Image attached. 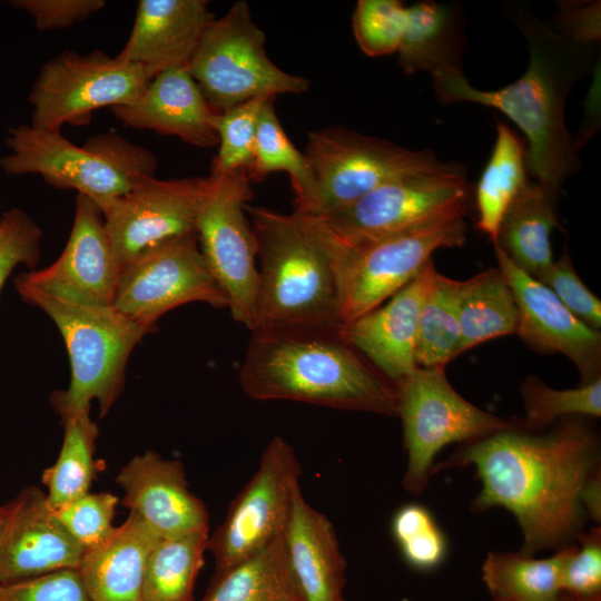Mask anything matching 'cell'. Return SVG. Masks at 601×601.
<instances>
[{
	"label": "cell",
	"mask_w": 601,
	"mask_h": 601,
	"mask_svg": "<svg viewBox=\"0 0 601 601\" xmlns=\"http://www.w3.org/2000/svg\"><path fill=\"white\" fill-rule=\"evenodd\" d=\"M474 465L481 491L474 513L504 508L518 521L520 552L570 544L582 532L585 511L582 492L600 472V442L583 416L564 417L543 431L524 427L520 420L486 437L462 444L432 474Z\"/></svg>",
	"instance_id": "cell-1"
},
{
	"label": "cell",
	"mask_w": 601,
	"mask_h": 601,
	"mask_svg": "<svg viewBox=\"0 0 601 601\" xmlns=\"http://www.w3.org/2000/svg\"><path fill=\"white\" fill-rule=\"evenodd\" d=\"M529 47V65L514 82L497 90H480L470 85L462 70L432 75L442 104L473 102L497 109L526 138V167L548 198L556 206L566 178L580 160L564 121L566 97L574 82L590 67L587 43L578 42L524 11H515Z\"/></svg>",
	"instance_id": "cell-2"
},
{
	"label": "cell",
	"mask_w": 601,
	"mask_h": 601,
	"mask_svg": "<svg viewBox=\"0 0 601 601\" xmlns=\"http://www.w3.org/2000/svg\"><path fill=\"white\" fill-rule=\"evenodd\" d=\"M256 401H294L397 417L395 385L337 332L256 329L238 375Z\"/></svg>",
	"instance_id": "cell-3"
},
{
	"label": "cell",
	"mask_w": 601,
	"mask_h": 601,
	"mask_svg": "<svg viewBox=\"0 0 601 601\" xmlns=\"http://www.w3.org/2000/svg\"><path fill=\"white\" fill-rule=\"evenodd\" d=\"M256 243L258 295L252 331L337 332L341 302L329 238L308 214L246 204Z\"/></svg>",
	"instance_id": "cell-4"
},
{
	"label": "cell",
	"mask_w": 601,
	"mask_h": 601,
	"mask_svg": "<svg viewBox=\"0 0 601 601\" xmlns=\"http://www.w3.org/2000/svg\"><path fill=\"white\" fill-rule=\"evenodd\" d=\"M21 298L43 311L59 329L70 359V384L51 403L61 418L99 403L105 416L120 395L134 348L155 329L110 306L80 305L51 297L14 280Z\"/></svg>",
	"instance_id": "cell-5"
},
{
	"label": "cell",
	"mask_w": 601,
	"mask_h": 601,
	"mask_svg": "<svg viewBox=\"0 0 601 601\" xmlns=\"http://www.w3.org/2000/svg\"><path fill=\"white\" fill-rule=\"evenodd\" d=\"M6 144L9 152L0 159L6 174L39 175L50 186L75 189L102 213L157 169L150 150L114 132L92 136L77 146L60 130L21 124L9 129Z\"/></svg>",
	"instance_id": "cell-6"
},
{
	"label": "cell",
	"mask_w": 601,
	"mask_h": 601,
	"mask_svg": "<svg viewBox=\"0 0 601 601\" xmlns=\"http://www.w3.org/2000/svg\"><path fill=\"white\" fill-rule=\"evenodd\" d=\"M470 200L464 168L440 161L393 178L345 208L314 217L338 244L354 246L443 219L465 217Z\"/></svg>",
	"instance_id": "cell-7"
},
{
	"label": "cell",
	"mask_w": 601,
	"mask_h": 601,
	"mask_svg": "<svg viewBox=\"0 0 601 601\" xmlns=\"http://www.w3.org/2000/svg\"><path fill=\"white\" fill-rule=\"evenodd\" d=\"M265 41L249 4L242 0L206 29L186 68L215 112L258 97L307 91L309 81L276 66Z\"/></svg>",
	"instance_id": "cell-8"
},
{
	"label": "cell",
	"mask_w": 601,
	"mask_h": 601,
	"mask_svg": "<svg viewBox=\"0 0 601 601\" xmlns=\"http://www.w3.org/2000/svg\"><path fill=\"white\" fill-rule=\"evenodd\" d=\"M395 388L407 456L402 485L411 494L425 491L434 457L444 446L476 441L512 424L466 401L449 382L445 368L416 367Z\"/></svg>",
	"instance_id": "cell-9"
},
{
	"label": "cell",
	"mask_w": 601,
	"mask_h": 601,
	"mask_svg": "<svg viewBox=\"0 0 601 601\" xmlns=\"http://www.w3.org/2000/svg\"><path fill=\"white\" fill-rule=\"evenodd\" d=\"M325 231L335 258L343 325L405 287L437 249L463 246L466 223L464 217L443 219L354 246H343Z\"/></svg>",
	"instance_id": "cell-10"
},
{
	"label": "cell",
	"mask_w": 601,
	"mask_h": 601,
	"mask_svg": "<svg viewBox=\"0 0 601 601\" xmlns=\"http://www.w3.org/2000/svg\"><path fill=\"white\" fill-rule=\"evenodd\" d=\"M304 156L313 190L300 213L316 217L352 205L393 178L441 161L428 149H407L336 126L309 132Z\"/></svg>",
	"instance_id": "cell-11"
},
{
	"label": "cell",
	"mask_w": 601,
	"mask_h": 601,
	"mask_svg": "<svg viewBox=\"0 0 601 601\" xmlns=\"http://www.w3.org/2000/svg\"><path fill=\"white\" fill-rule=\"evenodd\" d=\"M206 179L195 224L198 245L233 318L252 331L258 295L256 243L245 210L252 180L246 170Z\"/></svg>",
	"instance_id": "cell-12"
},
{
	"label": "cell",
	"mask_w": 601,
	"mask_h": 601,
	"mask_svg": "<svg viewBox=\"0 0 601 601\" xmlns=\"http://www.w3.org/2000/svg\"><path fill=\"white\" fill-rule=\"evenodd\" d=\"M151 78L138 65L100 50H66L41 67L29 92L31 124L47 130L85 125L93 111L130 104Z\"/></svg>",
	"instance_id": "cell-13"
},
{
	"label": "cell",
	"mask_w": 601,
	"mask_h": 601,
	"mask_svg": "<svg viewBox=\"0 0 601 601\" xmlns=\"http://www.w3.org/2000/svg\"><path fill=\"white\" fill-rule=\"evenodd\" d=\"M302 466L292 445L274 436L258 467L208 540L218 575L283 536Z\"/></svg>",
	"instance_id": "cell-14"
},
{
	"label": "cell",
	"mask_w": 601,
	"mask_h": 601,
	"mask_svg": "<svg viewBox=\"0 0 601 601\" xmlns=\"http://www.w3.org/2000/svg\"><path fill=\"white\" fill-rule=\"evenodd\" d=\"M193 302L228 308L227 297L206 264L196 233L161 242L124 266L112 305L156 331L164 314Z\"/></svg>",
	"instance_id": "cell-15"
},
{
	"label": "cell",
	"mask_w": 601,
	"mask_h": 601,
	"mask_svg": "<svg viewBox=\"0 0 601 601\" xmlns=\"http://www.w3.org/2000/svg\"><path fill=\"white\" fill-rule=\"evenodd\" d=\"M207 179L147 177L104 213L105 225L121 267L167 239L193 234Z\"/></svg>",
	"instance_id": "cell-16"
},
{
	"label": "cell",
	"mask_w": 601,
	"mask_h": 601,
	"mask_svg": "<svg viewBox=\"0 0 601 601\" xmlns=\"http://www.w3.org/2000/svg\"><path fill=\"white\" fill-rule=\"evenodd\" d=\"M121 269L102 210L77 194L71 233L58 259L45 268L21 273L14 280L61 300L110 306Z\"/></svg>",
	"instance_id": "cell-17"
},
{
	"label": "cell",
	"mask_w": 601,
	"mask_h": 601,
	"mask_svg": "<svg viewBox=\"0 0 601 601\" xmlns=\"http://www.w3.org/2000/svg\"><path fill=\"white\" fill-rule=\"evenodd\" d=\"M497 267L519 309L515 334L543 354L559 353L577 367L580 385L601 378V333L577 318L546 286L518 268L494 246Z\"/></svg>",
	"instance_id": "cell-18"
},
{
	"label": "cell",
	"mask_w": 601,
	"mask_h": 601,
	"mask_svg": "<svg viewBox=\"0 0 601 601\" xmlns=\"http://www.w3.org/2000/svg\"><path fill=\"white\" fill-rule=\"evenodd\" d=\"M0 532V584L63 569H77L85 549L56 516L47 495L31 486L3 506Z\"/></svg>",
	"instance_id": "cell-19"
},
{
	"label": "cell",
	"mask_w": 601,
	"mask_h": 601,
	"mask_svg": "<svg viewBox=\"0 0 601 601\" xmlns=\"http://www.w3.org/2000/svg\"><path fill=\"white\" fill-rule=\"evenodd\" d=\"M431 259L384 304L338 327V336L394 385L417 366L415 344L423 300L436 274Z\"/></svg>",
	"instance_id": "cell-20"
},
{
	"label": "cell",
	"mask_w": 601,
	"mask_h": 601,
	"mask_svg": "<svg viewBox=\"0 0 601 601\" xmlns=\"http://www.w3.org/2000/svg\"><path fill=\"white\" fill-rule=\"evenodd\" d=\"M116 482L122 504L137 513L160 538L184 535L208 525L204 502L190 490L183 464L147 451L122 466Z\"/></svg>",
	"instance_id": "cell-21"
},
{
	"label": "cell",
	"mask_w": 601,
	"mask_h": 601,
	"mask_svg": "<svg viewBox=\"0 0 601 601\" xmlns=\"http://www.w3.org/2000/svg\"><path fill=\"white\" fill-rule=\"evenodd\" d=\"M206 0H140L120 59L138 65L152 79L186 68L214 21Z\"/></svg>",
	"instance_id": "cell-22"
},
{
	"label": "cell",
	"mask_w": 601,
	"mask_h": 601,
	"mask_svg": "<svg viewBox=\"0 0 601 601\" xmlns=\"http://www.w3.org/2000/svg\"><path fill=\"white\" fill-rule=\"evenodd\" d=\"M111 111L122 125L131 128L175 136L199 148L218 144V114L187 68L160 72L137 99Z\"/></svg>",
	"instance_id": "cell-23"
},
{
	"label": "cell",
	"mask_w": 601,
	"mask_h": 601,
	"mask_svg": "<svg viewBox=\"0 0 601 601\" xmlns=\"http://www.w3.org/2000/svg\"><path fill=\"white\" fill-rule=\"evenodd\" d=\"M289 569L304 601H345L346 560L329 519L304 497L293 496L283 534Z\"/></svg>",
	"instance_id": "cell-24"
},
{
	"label": "cell",
	"mask_w": 601,
	"mask_h": 601,
	"mask_svg": "<svg viewBox=\"0 0 601 601\" xmlns=\"http://www.w3.org/2000/svg\"><path fill=\"white\" fill-rule=\"evenodd\" d=\"M160 539L130 512L107 540L85 550L78 571L90 601H144L146 563Z\"/></svg>",
	"instance_id": "cell-25"
},
{
	"label": "cell",
	"mask_w": 601,
	"mask_h": 601,
	"mask_svg": "<svg viewBox=\"0 0 601 601\" xmlns=\"http://www.w3.org/2000/svg\"><path fill=\"white\" fill-rule=\"evenodd\" d=\"M559 226L556 206L529 180L503 215L493 245L536 279L553 262L550 235Z\"/></svg>",
	"instance_id": "cell-26"
},
{
	"label": "cell",
	"mask_w": 601,
	"mask_h": 601,
	"mask_svg": "<svg viewBox=\"0 0 601 601\" xmlns=\"http://www.w3.org/2000/svg\"><path fill=\"white\" fill-rule=\"evenodd\" d=\"M518 321L513 292L499 267L463 280L457 356L486 341L515 334Z\"/></svg>",
	"instance_id": "cell-27"
},
{
	"label": "cell",
	"mask_w": 601,
	"mask_h": 601,
	"mask_svg": "<svg viewBox=\"0 0 601 601\" xmlns=\"http://www.w3.org/2000/svg\"><path fill=\"white\" fill-rule=\"evenodd\" d=\"M528 181L526 142L500 121L493 150L475 188L476 226L492 243L503 215Z\"/></svg>",
	"instance_id": "cell-28"
},
{
	"label": "cell",
	"mask_w": 601,
	"mask_h": 601,
	"mask_svg": "<svg viewBox=\"0 0 601 601\" xmlns=\"http://www.w3.org/2000/svg\"><path fill=\"white\" fill-rule=\"evenodd\" d=\"M455 13L452 7L420 1L407 7L398 47V65L406 75L461 70Z\"/></svg>",
	"instance_id": "cell-29"
},
{
	"label": "cell",
	"mask_w": 601,
	"mask_h": 601,
	"mask_svg": "<svg viewBox=\"0 0 601 601\" xmlns=\"http://www.w3.org/2000/svg\"><path fill=\"white\" fill-rule=\"evenodd\" d=\"M573 545H563L545 559L520 551L489 552L482 581L494 600L550 601L562 592V572Z\"/></svg>",
	"instance_id": "cell-30"
},
{
	"label": "cell",
	"mask_w": 601,
	"mask_h": 601,
	"mask_svg": "<svg viewBox=\"0 0 601 601\" xmlns=\"http://www.w3.org/2000/svg\"><path fill=\"white\" fill-rule=\"evenodd\" d=\"M201 601H304L288 565L283 536L214 575Z\"/></svg>",
	"instance_id": "cell-31"
},
{
	"label": "cell",
	"mask_w": 601,
	"mask_h": 601,
	"mask_svg": "<svg viewBox=\"0 0 601 601\" xmlns=\"http://www.w3.org/2000/svg\"><path fill=\"white\" fill-rule=\"evenodd\" d=\"M209 528L161 538L150 551L145 570L144 601H193L198 572L208 549Z\"/></svg>",
	"instance_id": "cell-32"
},
{
	"label": "cell",
	"mask_w": 601,
	"mask_h": 601,
	"mask_svg": "<svg viewBox=\"0 0 601 601\" xmlns=\"http://www.w3.org/2000/svg\"><path fill=\"white\" fill-rule=\"evenodd\" d=\"M462 282L436 272L423 300L415 344L417 367L445 366L457 357Z\"/></svg>",
	"instance_id": "cell-33"
},
{
	"label": "cell",
	"mask_w": 601,
	"mask_h": 601,
	"mask_svg": "<svg viewBox=\"0 0 601 601\" xmlns=\"http://www.w3.org/2000/svg\"><path fill=\"white\" fill-rule=\"evenodd\" d=\"M89 412L86 410L62 420L65 434L59 456L42 473L47 499L53 509L87 494L96 475L93 454L99 431Z\"/></svg>",
	"instance_id": "cell-34"
},
{
	"label": "cell",
	"mask_w": 601,
	"mask_h": 601,
	"mask_svg": "<svg viewBox=\"0 0 601 601\" xmlns=\"http://www.w3.org/2000/svg\"><path fill=\"white\" fill-rule=\"evenodd\" d=\"M275 98L268 97L260 107L254 157L247 174L252 183H256L272 173H287L295 194V210L303 211L312 196V175L304 154L293 145L280 125Z\"/></svg>",
	"instance_id": "cell-35"
},
{
	"label": "cell",
	"mask_w": 601,
	"mask_h": 601,
	"mask_svg": "<svg viewBox=\"0 0 601 601\" xmlns=\"http://www.w3.org/2000/svg\"><path fill=\"white\" fill-rule=\"evenodd\" d=\"M520 393L524 407L521 424L532 431H543L561 418L601 416V378L575 388L555 390L536 375L526 376Z\"/></svg>",
	"instance_id": "cell-36"
},
{
	"label": "cell",
	"mask_w": 601,
	"mask_h": 601,
	"mask_svg": "<svg viewBox=\"0 0 601 601\" xmlns=\"http://www.w3.org/2000/svg\"><path fill=\"white\" fill-rule=\"evenodd\" d=\"M391 528L402 556L413 569L430 571L444 561L446 538L425 506L403 505L395 512Z\"/></svg>",
	"instance_id": "cell-37"
},
{
	"label": "cell",
	"mask_w": 601,
	"mask_h": 601,
	"mask_svg": "<svg viewBox=\"0 0 601 601\" xmlns=\"http://www.w3.org/2000/svg\"><path fill=\"white\" fill-rule=\"evenodd\" d=\"M267 98H254L218 115V150L210 175L248 170L254 157L259 110Z\"/></svg>",
	"instance_id": "cell-38"
},
{
	"label": "cell",
	"mask_w": 601,
	"mask_h": 601,
	"mask_svg": "<svg viewBox=\"0 0 601 601\" xmlns=\"http://www.w3.org/2000/svg\"><path fill=\"white\" fill-rule=\"evenodd\" d=\"M407 7L398 0H359L352 27L361 50L368 57L397 52L406 26Z\"/></svg>",
	"instance_id": "cell-39"
},
{
	"label": "cell",
	"mask_w": 601,
	"mask_h": 601,
	"mask_svg": "<svg viewBox=\"0 0 601 601\" xmlns=\"http://www.w3.org/2000/svg\"><path fill=\"white\" fill-rule=\"evenodd\" d=\"M117 503L115 494L88 492L55 509V513L69 534L87 550L102 543L114 532Z\"/></svg>",
	"instance_id": "cell-40"
},
{
	"label": "cell",
	"mask_w": 601,
	"mask_h": 601,
	"mask_svg": "<svg viewBox=\"0 0 601 601\" xmlns=\"http://www.w3.org/2000/svg\"><path fill=\"white\" fill-rule=\"evenodd\" d=\"M41 238V228L22 209L10 208L0 216V290L16 266L36 267Z\"/></svg>",
	"instance_id": "cell-41"
},
{
	"label": "cell",
	"mask_w": 601,
	"mask_h": 601,
	"mask_svg": "<svg viewBox=\"0 0 601 601\" xmlns=\"http://www.w3.org/2000/svg\"><path fill=\"white\" fill-rule=\"evenodd\" d=\"M536 280L551 289L577 318L600 331L601 300L581 280L568 253L553 260Z\"/></svg>",
	"instance_id": "cell-42"
},
{
	"label": "cell",
	"mask_w": 601,
	"mask_h": 601,
	"mask_svg": "<svg viewBox=\"0 0 601 601\" xmlns=\"http://www.w3.org/2000/svg\"><path fill=\"white\" fill-rule=\"evenodd\" d=\"M568 560L561 580L562 592L575 598L601 595V526L580 532Z\"/></svg>",
	"instance_id": "cell-43"
},
{
	"label": "cell",
	"mask_w": 601,
	"mask_h": 601,
	"mask_svg": "<svg viewBox=\"0 0 601 601\" xmlns=\"http://www.w3.org/2000/svg\"><path fill=\"white\" fill-rule=\"evenodd\" d=\"M0 601H90L77 569L0 584Z\"/></svg>",
	"instance_id": "cell-44"
},
{
	"label": "cell",
	"mask_w": 601,
	"mask_h": 601,
	"mask_svg": "<svg viewBox=\"0 0 601 601\" xmlns=\"http://www.w3.org/2000/svg\"><path fill=\"white\" fill-rule=\"evenodd\" d=\"M10 4L26 11L37 29L52 31L68 28L100 11L104 0H12Z\"/></svg>",
	"instance_id": "cell-45"
},
{
	"label": "cell",
	"mask_w": 601,
	"mask_h": 601,
	"mask_svg": "<svg viewBox=\"0 0 601 601\" xmlns=\"http://www.w3.org/2000/svg\"><path fill=\"white\" fill-rule=\"evenodd\" d=\"M585 514L600 524L601 519V472L593 475L582 492Z\"/></svg>",
	"instance_id": "cell-46"
},
{
	"label": "cell",
	"mask_w": 601,
	"mask_h": 601,
	"mask_svg": "<svg viewBox=\"0 0 601 601\" xmlns=\"http://www.w3.org/2000/svg\"><path fill=\"white\" fill-rule=\"evenodd\" d=\"M491 601H501V600H494ZM550 601H601V595L590 597V598H575L568 593L561 592L558 597Z\"/></svg>",
	"instance_id": "cell-47"
},
{
	"label": "cell",
	"mask_w": 601,
	"mask_h": 601,
	"mask_svg": "<svg viewBox=\"0 0 601 601\" xmlns=\"http://www.w3.org/2000/svg\"><path fill=\"white\" fill-rule=\"evenodd\" d=\"M3 519H4V509L3 506H0V532H1L2 523H3Z\"/></svg>",
	"instance_id": "cell-48"
}]
</instances>
